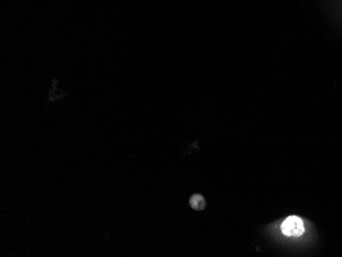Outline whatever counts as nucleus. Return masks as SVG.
Here are the masks:
<instances>
[{"label":"nucleus","mask_w":342,"mask_h":257,"mask_svg":"<svg viewBox=\"0 0 342 257\" xmlns=\"http://www.w3.org/2000/svg\"><path fill=\"white\" fill-rule=\"evenodd\" d=\"M189 206H190L191 209L197 210V211L204 210L205 207H206L205 198L202 195H199V194L193 195L189 199Z\"/></svg>","instance_id":"obj_2"},{"label":"nucleus","mask_w":342,"mask_h":257,"mask_svg":"<svg viewBox=\"0 0 342 257\" xmlns=\"http://www.w3.org/2000/svg\"><path fill=\"white\" fill-rule=\"evenodd\" d=\"M282 231L287 237H300L304 232V224L300 217L291 215L287 217L282 225Z\"/></svg>","instance_id":"obj_1"}]
</instances>
